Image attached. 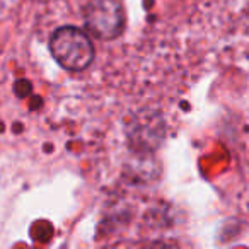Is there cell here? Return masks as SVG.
Masks as SVG:
<instances>
[{
	"instance_id": "1",
	"label": "cell",
	"mask_w": 249,
	"mask_h": 249,
	"mask_svg": "<svg viewBox=\"0 0 249 249\" xmlns=\"http://www.w3.org/2000/svg\"><path fill=\"white\" fill-rule=\"evenodd\" d=\"M50 52L62 69L82 72L94 60V45L89 35L75 26H62L50 38Z\"/></svg>"
},
{
	"instance_id": "2",
	"label": "cell",
	"mask_w": 249,
	"mask_h": 249,
	"mask_svg": "<svg viewBox=\"0 0 249 249\" xmlns=\"http://www.w3.org/2000/svg\"><path fill=\"white\" fill-rule=\"evenodd\" d=\"M84 26L90 36L111 41L124 31V11L120 0H89L84 7Z\"/></svg>"
},
{
	"instance_id": "3",
	"label": "cell",
	"mask_w": 249,
	"mask_h": 249,
	"mask_svg": "<svg viewBox=\"0 0 249 249\" xmlns=\"http://www.w3.org/2000/svg\"><path fill=\"white\" fill-rule=\"evenodd\" d=\"M166 135V123L156 111H143L137 114L128 126V143L137 152L150 154L162 143Z\"/></svg>"
},
{
	"instance_id": "4",
	"label": "cell",
	"mask_w": 249,
	"mask_h": 249,
	"mask_svg": "<svg viewBox=\"0 0 249 249\" xmlns=\"http://www.w3.org/2000/svg\"><path fill=\"white\" fill-rule=\"evenodd\" d=\"M14 92L18 94L19 97H26L29 92H31V82H28V80H18V82L14 84Z\"/></svg>"
}]
</instances>
